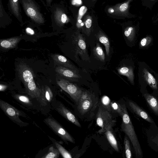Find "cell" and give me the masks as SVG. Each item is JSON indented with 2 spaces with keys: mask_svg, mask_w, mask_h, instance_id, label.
Here are the masks:
<instances>
[{
  "mask_svg": "<svg viewBox=\"0 0 158 158\" xmlns=\"http://www.w3.org/2000/svg\"><path fill=\"white\" fill-rule=\"evenodd\" d=\"M122 106L123 112L121 116L122 119L121 129L131 141L136 156L138 157H142L143 156L142 150L134 127L125 105H123Z\"/></svg>",
  "mask_w": 158,
  "mask_h": 158,
  "instance_id": "cell-1",
  "label": "cell"
},
{
  "mask_svg": "<svg viewBox=\"0 0 158 158\" xmlns=\"http://www.w3.org/2000/svg\"><path fill=\"white\" fill-rule=\"evenodd\" d=\"M96 121L98 126L101 128L98 131L99 133L104 132L109 128L112 127L115 122L109 111L101 106L98 108Z\"/></svg>",
  "mask_w": 158,
  "mask_h": 158,
  "instance_id": "cell-2",
  "label": "cell"
},
{
  "mask_svg": "<svg viewBox=\"0 0 158 158\" xmlns=\"http://www.w3.org/2000/svg\"><path fill=\"white\" fill-rule=\"evenodd\" d=\"M45 123L62 140L74 143L75 141L71 135L55 119L51 117L44 119Z\"/></svg>",
  "mask_w": 158,
  "mask_h": 158,
  "instance_id": "cell-3",
  "label": "cell"
},
{
  "mask_svg": "<svg viewBox=\"0 0 158 158\" xmlns=\"http://www.w3.org/2000/svg\"><path fill=\"white\" fill-rule=\"evenodd\" d=\"M0 107L5 114L13 122L20 126L27 125L20 119L22 116L23 113L13 106L2 100H0Z\"/></svg>",
  "mask_w": 158,
  "mask_h": 158,
  "instance_id": "cell-4",
  "label": "cell"
},
{
  "mask_svg": "<svg viewBox=\"0 0 158 158\" xmlns=\"http://www.w3.org/2000/svg\"><path fill=\"white\" fill-rule=\"evenodd\" d=\"M95 99L92 94L88 91H83L77 102L79 112L84 115L90 111L95 104Z\"/></svg>",
  "mask_w": 158,
  "mask_h": 158,
  "instance_id": "cell-5",
  "label": "cell"
},
{
  "mask_svg": "<svg viewBox=\"0 0 158 158\" xmlns=\"http://www.w3.org/2000/svg\"><path fill=\"white\" fill-rule=\"evenodd\" d=\"M57 83L76 102H78L83 91L79 87L76 85L63 78L57 80Z\"/></svg>",
  "mask_w": 158,
  "mask_h": 158,
  "instance_id": "cell-6",
  "label": "cell"
},
{
  "mask_svg": "<svg viewBox=\"0 0 158 158\" xmlns=\"http://www.w3.org/2000/svg\"><path fill=\"white\" fill-rule=\"evenodd\" d=\"M24 9L27 14L34 21L42 23L44 20L37 8L31 0H22Z\"/></svg>",
  "mask_w": 158,
  "mask_h": 158,
  "instance_id": "cell-7",
  "label": "cell"
},
{
  "mask_svg": "<svg viewBox=\"0 0 158 158\" xmlns=\"http://www.w3.org/2000/svg\"><path fill=\"white\" fill-rule=\"evenodd\" d=\"M16 70L20 80L24 85L34 81L35 76L33 71L26 64L23 63L19 64L17 66Z\"/></svg>",
  "mask_w": 158,
  "mask_h": 158,
  "instance_id": "cell-8",
  "label": "cell"
},
{
  "mask_svg": "<svg viewBox=\"0 0 158 158\" xmlns=\"http://www.w3.org/2000/svg\"><path fill=\"white\" fill-rule=\"evenodd\" d=\"M55 110L68 121L77 127H81L80 123L75 116L62 103H59L56 108Z\"/></svg>",
  "mask_w": 158,
  "mask_h": 158,
  "instance_id": "cell-9",
  "label": "cell"
},
{
  "mask_svg": "<svg viewBox=\"0 0 158 158\" xmlns=\"http://www.w3.org/2000/svg\"><path fill=\"white\" fill-rule=\"evenodd\" d=\"M55 71L58 75L70 80H75L81 77L78 73L62 66H57L55 68Z\"/></svg>",
  "mask_w": 158,
  "mask_h": 158,
  "instance_id": "cell-10",
  "label": "cell"
},
{
  "mask_svg": "<svg viewBox=\"0 0 158 158\" xmlns=\"http://www.w3.org/2000/svg\"><path fill=\"white\" fill-rule=\"evenodd\" d=\"M52 57L54 63L57 66H64L78 73L79 71L65 56L58 54H54Z\"/></svg>",
  "mask_w": 158,
  "mask_h": 158,
  "instance_id": "cell-11",
  "label": "cell"
},
{
  "mask_svg": "<svg viewBox=\"0 0 158 158\" xmlns=\"http://www.w3.org/2000/svg\"><path fill=\"white\" fill-rule=\"evenodd\" d=\"M128 102L130 108L135 114L150 123L154 122L149 115L135 103L131 100H129Z\"/></svg>",
  "mask_w": 158,
  "mask_h": 158,
  "instance_id": "cell-12",
  "label": "cell"
},
{
  "mask_svg": "<svg viewBox=\"0 0 158 158\" xmlns=\"http://www.w3.org/2000/svg\"><path fill=\"white\" fill-rule=\"evenodd\" d=\"M41 89L40 96L38 101L42 105L45 106L52 100L53 95L50 88L46 85Z\"/></svg>",
  "mask_w": 158,
  "mask_h": 158,
  "instance_id": "cell-13",
  "label": "cell"
},
{
  "mask_svg": "<svg viewBox=\"0 0 158 158\" xmlns=\"http://www.w3.org/2000/svg\"><path fill=\"white\" fill-rule=\"evenodd\" d=\"M21 40L18 37L0 40V47L4 49H9L15 48Z\"/></svg>",
  "mask_w": 158,
  "mask_h": 158,
  "instance_id": "cell-14",
  "label": "cell"
},
{
  "mask_svg": "<svg viewBox=\"0 0 158 158\" xmlns=\"http://www.w3.org/2000/svg\"><path fill=\"white\" fill-rule=\"evenodd\" d=\"M75 42L77 52L83 56L86 54V43L83 36L81 35H77Z\"/></svg>",
  "mask_w": 158,
  "mask_h": 158,
  "instance_id": "cell-15",
  "label": "cell"
},
{
  "mask_svg": "<svg viewBox=\"0 0 158 158\" xmlns=\"http://www.w3.org/2000/svg\"><path fill=\"white\" fill-rule=\"evenodd\" d=\"M139 23L136 26H133L127 27L124 30V35L127 39L130 42L134 40L137 31H138Z\"/></svg>",
  "mask_w": 158,
  "mask_h": 158,
  "instance_id": "cell-16",
  "label": "cell"
},
{
  "mask_svg": "<svg viewBox=\"0 0 158 158\" xmlns=\"http://www.w3.org/2000/svg\"><path fill=\"white\" fill-rule=\"evenodd\" d=\"M144 97L154 113L158 115V101L157 99L149 94H144Z\"/></svg>",
  "mask_w": 158,
  "mask_h": 158,
  "instance_id": "cell-17",
  "label": "cell"
},
{
  "mask_svg": "<svg viewBox=\"0 0 158 158\" xmlns=\"http://www.w3.org/2000/svg\"><path fill=\"white\" fill-rule=\"evenodd\" d=\"M143 75L146 81L152 88L155 89H157V83L156 79L147 69H143Z\"/></svg>",
  "mask_w": 158,
  "mask_h": 158,
  "instance_id": "cell-18",
  "label": "cell"
},
{
  "mask_svg": "<svg viewBox=\"0 0 158 158\" xmlns=\"http://www.w3.org/2000/svg\"><path fill=\"white\" fill-rule=\"evenodd\" d=\"M118 71L120 74L126 76L131 83L134 85V75L131 68L126 66L122 67L118 69Z\"/></svg>",
  "mask_w": 158,
  "mask_h": 158,
  "instance_id": "cell-19",
  "label": "cell"
},
{
  "mask_svg": "<svg viewBox=\"0 0 158 158\" xmlns=\"http://www.w3.org/2000/svg\"><path fill=\"white\" fill-rule=\"evenodd\" d=\"M112 127L107 129L104 132L106 137L111 147L117 152L119 151L118 147L117 140L112 131Z\"/></svg>",
  "mask_w": 158,
  "mask_h": 158,
  "instance_id": "cell-20",
  "label": "cell"
},
{
  "mask_svg": "<svg viewBox=\"0 0 158 158\" xmlns=\"http://www.w3.org/2000/svg\"><path fill=\"white\" fill-rule=\"evenodd\" d=\"M93 53L96 57L100 61L104 62L105 60V55L104 52L98 43H97L93 50Z\"/></svg>",
  "mask_w": 158,
  "mask_h": 158,
  "instance_id": "cell-21",
  "label": "cell"
},
{
  "mask_svg": "<svg viewBox=\"0 0 158 158\" xmlns=\"http://www.w3.org/2000/svg\"><path fill=\"white\" fill-rule=\"evenodd\" d=\"M54 18L56 22L59 24L65 23L67 19L66 15L58 9H57L55 12Z\"/></svg>",
  "mask_w": 158,
  "mask_h": 158,
  "instance_id": "cell-22",
  "label": "cell"
},
{
  "mask_svg": "<svg viewBox=\"0 0 158 158\" xmlns=\"http://www.w3.org/2000/svg\"><path fill=\"white\" fill-rule=\"evenodd\" d=\"M98 38L99 42L105 46L106 54L108 56L110 52V43L108 38L102 33L99 34Z\"/></svg>",
  "mask_w": 158,
  "mask_h": 158,
  "instance_id": "cell-23",
  "label": "cell"
},
{
  "mask_svg": "<svg viewBox=\"0 0 158 158\" xmlns=\"http://www.w3.org/2000/svg\"><path fill=\"white\" fill-rule=\"evenodd\" d=\"M60 152L58 150L53 147H50L48 153L42 157V158H57L60 156Z\"/></svg>",
  "mask_w": 158,
  "mask_h": 158,
  "instance_id": "cell-24",
  "label": "cell"
},
{
  "mask_svg": "<svg viewBox=\"0 0 158 158\" xmlns=\"http://www.w3.org/2000/svg\"><path fill=\"white\" fill-rule=\"evenodd\" d=\"M56 148L59 151L62 156L64 158H72V155L67 150L65 149L61 145L56 142H54Z\"/></svg>",
  "mask_w": 158,
  "mask_h": 158,
  "instance_id": "cell-25",
  "label": "cell"
},
{
  "mask_svg": "<svg viewBox=\"0 0 158 158\" xmlns=\"http://www.w3.org/2000/svg\"><path fill=\"white\" fill-rule=\"evenodd\" d=\"M11 9L17 17H19L20 14L18 5V0H9Z\"/></svg>",
  "mask_w": 158,
  "mask_h": 158,
  "instance_id": "cell-26",
  "label": "cell"
},
{
  "mask_svg": "<svg viewBox=\"0 0 158 158\" xmlns=\"http://www.w3.org/2000/svg\"><path fill=\"white\" fill-rule=\"evenodd\" d=\"M124 143L126 156L127 158H131L132 155L130 142L127 137L126 135L124 137Z\"/></svg>",
  "mask_w": 158,
  "mask_h": 158,
  "instance_id": "cell-27",
  "label": "cell"
},
{
  "mask_svg": "<svg viewBox=\"0 0 158 158\" xmlns=\"http://www.w3.org/2000/svg\"><path fill=\"white\" fill-rule=\"evenodd\" d=\"M152 41V38L150 36H147L140 40L139 46L141 48H145L149 46Z\"/></svg>",
  "mask_w": 158,
  "mask_h": 158,
  "instance_id": "cell-28",
  "label": "cell"
},
{
  "mask_svg": "<svg viewBox=\"0 0 158 158\" xmlns=\"http://www.w3.org/2000/svg\"><path fill=\"white\" fill-rule=\"evenodd\" d=\"M110 106L111 108L122 116L123 112L122 105H121L120 104L115 102H111Z\"/></svg>",
  "mask_w": 158,
  "mask_h": 158,
  "instance_id": "cell-29",
  "label": "cell"
},
{
  "mask_svg": "<svg viewBox=\"0 0 158 158\" xmlns=\"http://www.w3.org/2000/svg\"><path fill=\"white\" fill-rule=\"evenodd\" d=\"M15 98L23 104L27 105H31V103L29 99L27 97L23 95H16L15 96Z\"/></svg>",
  "mask_w": 158,
  "mask_h": 158,
  "instance_id": "cell-30",
  "label": "cell"
},
{
  "mask_svg": "<svg viewBox=\"0 0 158 158\" xmlns=\"http://www.w3.org/2000/svg\"><path fill=\"white\" fill-rule=\"evenodd\" d=\"M158 0H143V5L151 9Z\"/></svg>",
  "mask_w": 158,
  "mask_h": 158,
  "instance_id": "cell-31",
  "label": "cell"
},
{
  "mask_svg": "<svg viewBox=\"0 0 158 158\" xmlns=\"http://www.w3.org/2000/svg\"><path fill=\"white\" fill-rule=\"evenodd\" d=\"M110 101L109 98L106 96H104L102 100V103L105 106L104 107L109 111L110 110L111 108Z\"/></svg>",
  "mask_w": 158,
  "mask_h": 158,
  "instance_id": "cell-32",
  "label": "cell"
},
{
  "mask_svg": "<svg viewBox=\"0 0 158 158\" xmlns=\"http://www.w3.org/2000/svg\"><path fill=\"white\" fill-rule=\"evenodd\" d=\"M132 0H128L126 2L121 4L119 7L120 10L121 12H124L127 10L129 5V4Z\"/></svg>",
  "mask_w": 158,
  "mask_h": 158,
  "instance_id": "cell-33",
  "label": "cell"
},
{
  "mask_svg": "<svg viewBox=\"0 0 158 158\" xmlns=\"http://www.w3.org/2000/svg\"><path fill=\"white\" fill-rule=\"evenodd\" d=\"M87 10L86 7L85 6H82L81 7L79 11V19H81L82 18V16L86 12Z\"/></svg>",
  "mask_w": 158,
  "mask_h": 158,
  "instance_id": "cell-34",
  "label": "cell"
},
{
  "mask_svg": "<svg viewBox=\"0 0 158 158\" xmlns=\"http://www.w3.org/2000/svg\"><path fill=\"white\" fill-rule=\"evenodd\" d=\"M92 25V21L90 19L86 20L85 22V26L87 28H89Z\"/></svg>",
  "mask_w": 158,
  "mask_h": 158,
  "instance_id": "cell-35",
  "label": "cell"
},
{
  "mask_svg": "<svg viewBox=\"0 0 158 158\" xmlns=\"http://www.w3.org/2000/svg\"><path fill=\"white\" fill-rule=\"evenodd\" d=\"M26 31L27 32V33L31 35H33L34 34V31L30 28H27L26 29Z\"/></svg>",
  "mask_w": 158,
  "mask_h": 158,
  "instance_id": "cell-36",
  "label": "cell"
},
{
  "mask_svg": "<svg viewBox=\"0 0 158 158\" xmlns=\"http://www.w3.org/2000/svg\"><path fill=\"white\" fill-rule=\"evenodd\" d=\"M72 3L73 5L80 4L81 3V0H73Z\"/></svg>",
  "mask_w": 158,
  "mask_h": 158,
  "instance_id": "cell-37",
  "label": "cell"
},
{
  "mask_svg": "<svg viewBox=\"0 0 158 158\" xmlns=\"http://www.w3.org/2000/svg\"><path fill=\"white\" fill-rule=\"evenodd\" d=\"M7 86L1 84L0 85V90L3 91L6 88Z\"/></svg>",
  "mask_w": 158,
  "mask_h": 158,
  "instance_id": "cell-38",
  "label": "cell"
},
{
  "mask_svg": "<svg viewBox=\"0 0 158 158\" xmlns=\"http://www.w3.org/2000/svg\"><path fill=\"white\" fill-rule=\"evenodd\" d=\"M156 18L155 19V22H158V12L156 16Z\"/></svg>",
  "mask_w": 158,
  "mask_h": 158,
  "instance_id": "cell-39",
  "label": "cell"
},
{
  "mask_svg": "<svg viewBox=\"0 0 158 158\" xmlns=\"http://www.w3.org/2000/svg\"><path fill=\"white\" fill-rule=\"evenodd\" d=\"M78 22L79 23H80L81 22V19H78Z\"/></svg>",
  "mask_w": 158,
  "mask_h": 158,
  "instance_id": "cell-40",
  "label": "cell"
},
{
  "mask_svg": "<svg viewBox=\"0 0 158 158\" xmlns=\"http://www.w3.org/2000/svg\"><path fill=\"white\" fill-rule=\"evenodd\" d=\"M48 2H50L51 1V0H47Z\"/></svg>",
  "mask_w": 158,
  "mask_h": 158,
  "instance_id": "cell-41",
  "label": "cell"
},
{
  "mask_svg": "<svg viewBox=\"0 0 158 158\" xmlns=\"http://www.w3.org/2000/svg\"><path fill=\"white\" fill-rule=\"evenodd\" d=\"M113 11H114V10H111V12H113Z\"/></svg>",
  "mask_w": 158,
  "mask_h": 158,
  "instance_id": "cell-42",
  "label": "cell"
}]
</instances>
